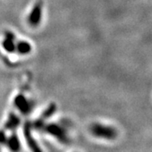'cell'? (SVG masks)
Masks as SVG:
<instances>
[{
    "instance_id": "cell-9",
    "label": "cell",
    "mask_w": 152,
    "mask_h": 152,
    "mask_svg": "<svg viewBox=\"0 0 152 152\" xmlns=\"http://www.w3.org/2000/svg\"><path fill=\"white\" fill-rule=\"evenodd\" d=\"M13 36L12 35H8V37H6V39L4 42V48L8 51V52H12L14 49L15 48V44H14V42H13Z\"/></svg>"
},
{
    "instance_id": "cell-1",
    "label": "cell",
    "mask_w": 152,
    "mask_h": 152,
    "mask_svg": "<svg viewBox=\"0 0 152 152\" xmlns=\"http://www.w3.org/2000/svg\"><path fill=\"white\" fill-rule=\"evenodd\" d=\"M91 132L96 138L108 140H115L118 136V131L113 127L101 124H95L91 125Z\"/></svg>"
},
{
    "instance_id": "cell-4",
    "label": "cell",
    "mask_w": 152,
    "mask_h": 152,
    "mask_svg": "<svg viewBox=\"0 0 152 152\" xmlns=\"http://www.w3.org/2000/svg\"><path fill=\"white\" fill-rule=\"evenodd\" d=\"M41 19H42V4L38 3L33 8L32 11L31 12L28 20L31 26H36L40 23Z\"/></svg>"
},
{
    "instance_id": "cell-8",
    "label": "cell",
    "mask_w": 152,
    "mask_h": 152,
    "mask_svg": "<svg viewBox=\"0 0 152 152\" xmlns=\"http://www.w3.org/2000/svg\"><path fill=\"white\" fill-rule=\"evenodd\" d=\"M31 45L28 43V42H19L18 45H17V50L21 54L28 53L31 51Z\"/></svg>"
},
{
    "instance_id": "cell-3",
    "label": "cell",
    "mask_w": 152,
    "mask_h": 152,
    "mask_svg": "<svg viewBox=\"0 0 152 152\" xmlns=\"http://www.w3.org/2000/svg\"><path fill=\"white\" fill-rule=\"evenodd\" d=\"M24 135H25V138H26V140L28 146L31 149V152H42V151L39 147L37 141L34 140V138L31 135V127H30L29 124H26L25 125V127H24Z\"/></svg>"
},
{
    "instance_id": "cell-7",
    "label": "cell",
    "mask_w": 152,
    "mask_h": 152,
    "mask_svg": "<svg viewBox=\"0 0 152 152\" xmlns=\"http://www.w3.org/2000/svg\"><path fill=\"white\" fill-rule=\"evenodd\" d=\"M19 124H20V118L17 117L15 114L11 113L8 120H7V122H6L4 127L8 130H10V129H16L17 127L19 126Z\"/></svg>"
},
{
    "instance_id": "cell-5",
    "label": "cell",
    "mask_w": 152,
    "mask_h": 152,
    "mask_svg": "<svg viewBox=\"0 0 152 152\" xmlns=\"http://www.w3.org/2000/svg\"><path fill=\"white\" fill-rule=\"evenodd\" d=\"M15 104L18 107V109L23 113H28L31 110V103L28 102V100H26V98L24 96H22V95L15 98Z\"/></svg>"
},
{
    "instance_id": "cell-2",
    "label": "cell",
    "mask_w": 152,
    "mask_h": 152,
    "mask_svg": "<svg viewBox=\"0 0 152 152\" xmlns=\"http://www.w3.org/2000/svg\"><path fill=\"white\" fill-rule=\"evenodd\" d=\"M45 130L47 131L48 134H52L53 136L56 137L58 140L62 143H68L69 139L66 135L65 131L61 127L57 124H48L45 127Z\"/></svg>"
},
{
    "instance_id": "cell-6",
    "label": "cell",
    "mask_w": 152,
    "mask_h": 152,
    "mask_svg": "<svg viewBox=\"0 0 152 152\" xmlns=\"http://www.w3.org/2000/svg\"><path fill=\"white\" fill-rule=\"evenodd\" d=\"M5 144L7 145V146L9 147L10 151L19 152L20 151V143L19 141L16 133L12 134L10 137L7 138Z\"/></svg>"
}]
</instances>
